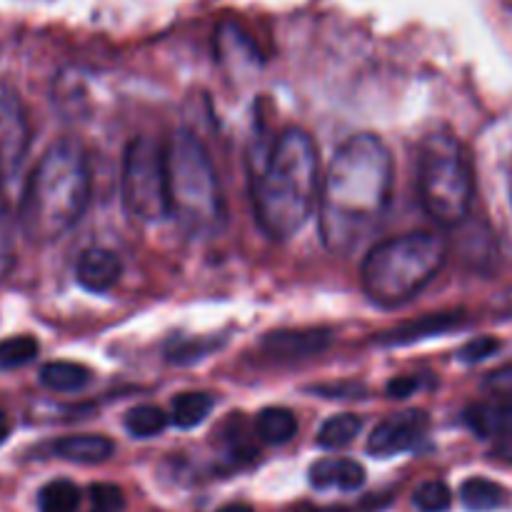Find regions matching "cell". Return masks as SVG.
I'll use <instances>...</instances> for the list:
<instances>
[{
    "instance_id": "1",
    "label": "cell",
    "mask_w": 512,
    "mask_h": 512,
    "mask_svg": "<svg viewBox=\"0 0 512 512\" xmlns=\"http://www.w3.org/2000/svg\"><path fill=\"white\" fill-rule=\"evenodd\" d=\"M393 195V155L373 133L335 150L320 188V235L330 253L348 255L383 220Z\"/></svg>"
},
{
    "instance_id": "2",
    "label": "cell",
    "mask_w": 512,
    "mask_h": 512,
    "mask_svg": "<svg viewBox=\"0 0 512 512\" xmlns=\"http://www.w3.org/2000/svg\"><path fill=\"white\" fill-rule=\"evenodd\" d=\"M253 168V208L263 233L288 240L310 220L318 200V148L308 130L285 128Z\"/></svg>"
},
{
    "instance_id": "3",
    "label": "cell",
    "mask_w": 512,
    "mask_h": 512,
    "mask_svg": "<svg viewBox=\"0 0 512 512\" xmlns=\"http://www.w3.org/2000/svg\"><path fill=\"white\" fill-rule=\"evenodd\" d=\"M90 165L83 145L63 138L48 148L25 185L18 223L30 243L48 245L78 225L90 200Z\"/></svg>"
},
{
    "instance_id": "4",
    "label": "cell",
    "mask_w": 512,
    "mask_h": 512,
    "mask_svg": "<svg viewBox=\"0 0 512 512\" xmlns=\"http://www.w3.org/2000/svg\"><path fill=\"white\" fill-rule=\"evenodd\" d=\"M168 210L188 235H220L225 228V200L218 173L198 135L178 130L165 145Z\"/></svg>"
},
{
    "instance_id": "5",
    "label": "cell",
    "mask_w": 512,
    "mask_h": 512,
    "mask_svg": "<svg viewBox=\"0 0 512 512\" xmlns=\"http://www.w3.org/2000/svg\"><path fill=\"white\" fill-rule=\"evenodd\" d=\"M448 260V243L433 230L388 238L370 248L360 265L365 295L383 308H395L413 300Z\"/></svg>"
},
{
    "instance_id": "6",
    "label": "cell",
    "mask_w": 512,
    "mask_h": 512,
    "mask_svg": "<svg viewBox=\"0 0 512 512\" xmlns=\"http://www.w3.org/2000/svg\"><path fill=\"white\" fill-rule=\"evenodd\" d=\"M418 195L425 213L443 228L463 223L473 208L475 178L463 143L448 130H433L418 150Z\"/></svg>"
},
{
    "instance_id": "7",
    "label": "cell",
    "mask_w": 512,
    "mask_h": 512,
    "mask_svg": "<svg viewBox=\"0 0 512 512\" xmlns=\"http://www.w3.org/2000/svg\"><path fill=\"white\" fill-rule=\"evenodd\" d=\"M120 198L130 220L158 223L168 210V183H165V145L140 135L130 140L123 155Z\"/></svg>"
},
{
    "instance_id": "8",
    "label": "cell",
    "mask_w": 512,
    "mask_h": 512,
    "mask_svg": "<svg viewBox=\"0 0 512 512\" xmlns=\"http://www.w3.org/2000/svg\"><path fill=\"white\" fill-rule=\"evenodd\" d=\"M30 145V125L18 90L0 83V180L8 183L23 165Z\"/></svg>"
},
{
    "instance_id": "9",
    "label": "cell",
    "mask_w": 512,
    "mask_h": 512,
    "mask_svg": "<svg viewBox=\"0 0 512 512\" xmlns=\"http://www.w3.org/2000/svg\"><path fill=\"white\" fill-rule=\"evenodd\" d=\"M428 415L423 410H405V413L388 415L373 428L368 438V453L373 458H393L408 450L418 448L420 440L428 433Z\"/></svg>"
},
{
    "instance_id": "10",
    "label": "cell",
    "mask_w": 512,
    "mask_h": 512,
    "mask_svg": "<svg viewBox=\"0 0 512 512\" xmlns=\"http://www.w3.org/2000/svg\"><path fill=\"white\" fill-rule=\"evenodd\" d=\"M465 323L463 310H445V313H430L418 320H408V323L398 325L393 330H385L378 335L375 343L385 345V348H400V345H413L420 340L438 338V335L450 333V330L460 328Z\"/></svg>"
},
{
    "instance_id": "11",
    "label": "cell",
    "mask_w": 512,
    "mask_h": 512,
    "mask_svg": "<svg viewBox=\"0 0 512 512\" xmlns=\"http://www.w3.org/2000/svg\"><path fill=\"white\" fill-rule=\"evenodd\" d=\"M330 345V330L308 328V330H275L263 338V350L270 358L278 360H300L313 358L323 353Z\"/></svg>"
},
{
    "instance_id": "12",
    "label": "cell",
    "mask_w": 512,
    "mask_h": 512,
    "mask_svg": "<svg viewBox=\"0 0 512 512\" xmlns=\"http://www.w3.org/2000/svg\"><path fill=\"white\" fill-rule=\"evenodd\" d=\"M463 418L478 438L498 440L503 453H512V400L470 405Z\"/></svg>"
},
{
    "instance_id": "13",
    "label": "cell",
    "mask_w": 512,
    "mask_h": 512,
    "mask_svg": "<svg viewBox=\"0 0 512 512\" xmlns=\"http://www.w3.org/2000/svg\"><path fill=\"white\" fill-rule=\"evenodd\" d=\"M123 273L120 255L110 248H88L75 265L78 285L88 293H108Z\"/></svg>"
},
{
    "instance_id": "14",
    "label": "cell",
    "mask_w": 512,
    "mask_h": 512,
    "mask_svg": "<svg viewBox=\"0 0 512 512\" xmlns=\"http://www.w3.org/2000/svg\"><path fill=\"white\" fill-rule=\"evenodd\" d=\"M215 55L230 70L258 68L263 63L250 35L235 23H223L218 28V33H215Z\"/></svg>"
},
{
    "instance_id": "15",
    "label": "cell",
    "mask_w": 512,
    "mask_h": 512,
    "mask_svg": "<svg viewBox=\"0 0 512 512\" xmlns=\"http://www.w3.org/2000/svg\"><path fill=\"white\" fill-rule=\"evenodd\" d=\"M308 478L318 490H358L365 483V468L350 458H323L313 463Z\"/></svg>"
},
{
    "instance_id": "16",
    "label": "cell",
    "mask_w": 512,
    "mask_h": 512,
    "mask_svg": "<svg viewBox=\"0 0 512 512\" xmlns=\"http://www.w3.org/2000/svg\"><path fill=\"white\" fill-rule=\"evenodd\" d=\"M113 440L105 435H68L53 443V453L68 463L98 465L113 455Z\"/></svg>"
},
{
    "instance_id": "17",
    "label": "cell",
    "mask_w": 512,
    "mask_h": 512,
    "mask_svg": "<svg viewBox=\"0 0 512 512\" xmlns=\"http://www.w3.org/2000/svg\"><path fill=\"white\" fill-rule=\"evenodd\" d=\"M90 380H93V373L85 365L68 363V360H55L40 370V383L53 393H80L88 388Z\"/></svg>"
},
{
    "instance_id": "18",
    "label": "cell",
    "mask_w": 512,
    "mask_h": 512,
    "mask_svg": "<svg viewBox=\"0 0 512 512\" xmlns=\"http://www.w3.org/2000/svg\"><path fill=\"white\" fill-rule=\"evenodd\" d=\"M255 433L268 445H285L298 433V418L288 408H265L255 418Z\"/></svg>"
},
{
    "instance_id": "19",
    "label": "cell",
    "mask_w": 512,
    "mask_h": 512,
    "mask_svg": "<svg viewBox=\"0 0 512 512\" xmlns=\"http://www.w3.org/2000/svg\"><path fill=\"white\" fill-rule=\"evenodd\" d=\"M460 500L470 512H490L508 503V493L495 480L468 478L460 485Z\"/></svg>"
},
{
    "instance_id": "20",
    "label": "cell",
    "mask_w": 512,
    "mask_h": 512,
    "mask_svg": "<svg viewBox=\"0 0 512 512\" xmlns=\"http://www.w3.org/2000/svg\"><path fill=\"white\" fill-rule=\"evenodd\" d=\"M215 408V398L208 393H183L173 400V408H170L168 420L180 430L198 428L200 423H205V418L210 415V410Z\"/></svg>"
},
{
    "instance_id": "21",
    "label": "cell",
    "mask_w": 512,
    "mask_h": 512,
    "mask_svg": "<svg viewBox=\"0 0 512 512\" xmlns=\"http://www.w3.org/2000/svg\"><path fill=\"white\" fill-rule=\"evenodd\" d=\"M360 430H363V420H360L358 415L353 413L333 415V418L325 420L323 428H320L318 445L325 450H340L345 448V445L353 443V440L360 435Z\"/></svg>"
},
{
    "instance_id": "22",
    "label": "cell",
    "mask_w": 512,
    "mask_h": 512,
    "mask_svg": "<svg viewBox=\"0 0 512 512\" xmlns=\"http://www.w3.org/2000/svg\"><path fill=\"white\" fill-rule=\"evenodd\" d=\"M123 423L133 438H155L168 428L170 420L158 405H135L133 410L125 413Z\"/></svg>"
},
{
    "instance_id": "23",
    "label": "cell",
    "mask_w": 512,
    "mask_h": 512,
    "mask_svg": "<svg viewBox=\"0 0 512 512\" xmlns=\"http://www.w3.org/2000/svg\"><path fill=\"white\" fill-rule=\"evenodd\" d=\"M40 512H78L80 490L70 480H53L38 493Z\"/></svg>"
},
{
    "instance_id": "24",
    "label": "cell",
    "mask_w": 512,
    "mask_h": 512,
    "mask_svg": "<svg viewBox=\"0 0 512 512\" xmlns=\"http://www.w3.org/2000/svg\"><path fill=\"white\" fill-rule=\"evenodd\" d=\"M38 350V340L30 338V335H15V338L0 340V373L33 363L38 358Z\"/></svg>"
},
{
    "instance_id": "25",
    "label": "cell",
    "mask_w": 512,
    "mask_h": 512,
    "mask_svg": "<svg viewBox=\"0 0 512 512\" xmlns=\"http://www.w3.org/2000/svg\"><path fill=\"white\" fill-rule=\"evenodd\" d=\"M215 340H193V338H175L165 348V358L175 365H190L195 360H203L205 355L213 353Z\"/></svg>"
},
{
    "instance_id": "26",
    "label": "cell",
    "mask_w": 512,
    "mask_h": 512,
    "mask_svg": "<svg viewBox=\"0 0 512 512\" xmlns=\"http://www.w3.org/2000/svg\"><path fill=\"white\" fill-rule=\"evenodd\" d=\"M15 268V218L5 200L0 203V283Z\"/></svg>"
},
{
    "instance_id": "27",
    "label": "cell",
    "mask_w": 512,
    "mask_h": 512,
    "mask_svg": "<svg viewBox=\"0 0 512 512\" xmlns=\"http://www.w3.org/2000/svg\"><path fill=\"white\" fill-rule=\"evenodd\" d=\"M413 503L420 512H445L453 505V493L440 480H428L413 493Z\"/></svg>"
},
{
    "instance_id": "28",
    "label": "cell",
    "mask_w": 512,
    "mask_h": 512,
    "mask_svg": "<svg viewBox=\"0 0 512 512\" xmlns=\"http://www.w3.org/2000/svg\"><path fill=\"white\" fill-rule=\"evenodd\" d=\"M90 512H123L125 493L113 483L90 485Z\"/></svg>"
},
{
    "instance_id": "29",
    "label": "cell",
    "mask_w": 512,
    "mask_h": 512,
    "mask_svg": "<svg viewBox=\"0 0 512 512\" xmlns=\"http://www.w3.org/2000/svg\"><path fill=\"white\" fill-rule=\"evenodd\" d=\"M498 350H500V340L498 338H490V335H480V338H473L470 343H465L463 348H460L458 358L463 360V363L475 365V363H483V360H488L490 355H495Z\"/></svg>"
},
{
    "instance_id": "30",
    "label": "cell",
    "mask_w": 512,
    "mask_h": 512,
    "mask_svg": "<svg viewBox=\"0 0 512 512\" xmlns=\"http://www.w3.org/2000/svg\"><path fill=\"white\" fill-rule=\"evenodd\" d=\"M423 385H425L423 378H418V375H408V378L390 380L388 388H385V390H388L390 398H410V395L418 393Z\"/></svg>"
},
{
    "instance_id": "31",
    "label": "cell",
    "mask_w": 512,
    "mask_h": 512,
    "mask_svg": "<svg viewBox=\"0 0 512 512\" xmlns=\"http://www.w3.org/2000/svg\"><path fill=\"white\" fill-rule=\"evenodd\" d=\"M10 438V418L3 408H0V445Z\"/></svg>"
},
{
    "instance_id": "32",
    "label": "cell",
    "mask_w": 512,
    "mask_h": 512,
    "mask_svg": "<svg viewBox=\"0 0 512 512\" xmlns=\"http://www.w3.org/2000/svg\"><path fill=\"white\" fill-rule=\"evenodd\" d=\"M218 512H255L250 505H243V503H230L225 505V508H220Z\"/></svg>"
},
{
    "instance_id": "33",
    "label": "cell",
    "mask_w": 512,
    "mask_h": 512,
    "mask_svg": "<svg viewBox=\"0 0 512 512\" xmlns=\"http://www.w3.org/2000/svg\"><path fill=\"white\" fill-rule=\"evenodd\" d=\"M303 512H340V510H335V508H308Z\"/></svg>"
},
{
    "instance_id": "34",
    "label": "cell",
    "mask_w": 512,
    "mask_h": 512,
    "mask_svg": "<svg viewBox=\"0 0 512 512\" xmlns=\"http://www.w3.org/2000/svg\"><path fill=\"white\" fill-rule=\"evenodd\" d=\"M508 185H510V203H512V165H510V180H508Z\"/></svg>"
},
{
    "instance_id": "35",
    "label": "cell",
    "mask_w": 512,
    "mask_h": 512,
    "mask_svg": "<svg viewBox=\"0 0 512 512\" xmlns=\"http://www.w3.org/2000/svg\"><path fill=\"white\" fill-rule=\"evenodd\" d=\"M0 188H3V180H0ZM0 203H3V195H0Z\"/></svg>"
}]
</instances>
